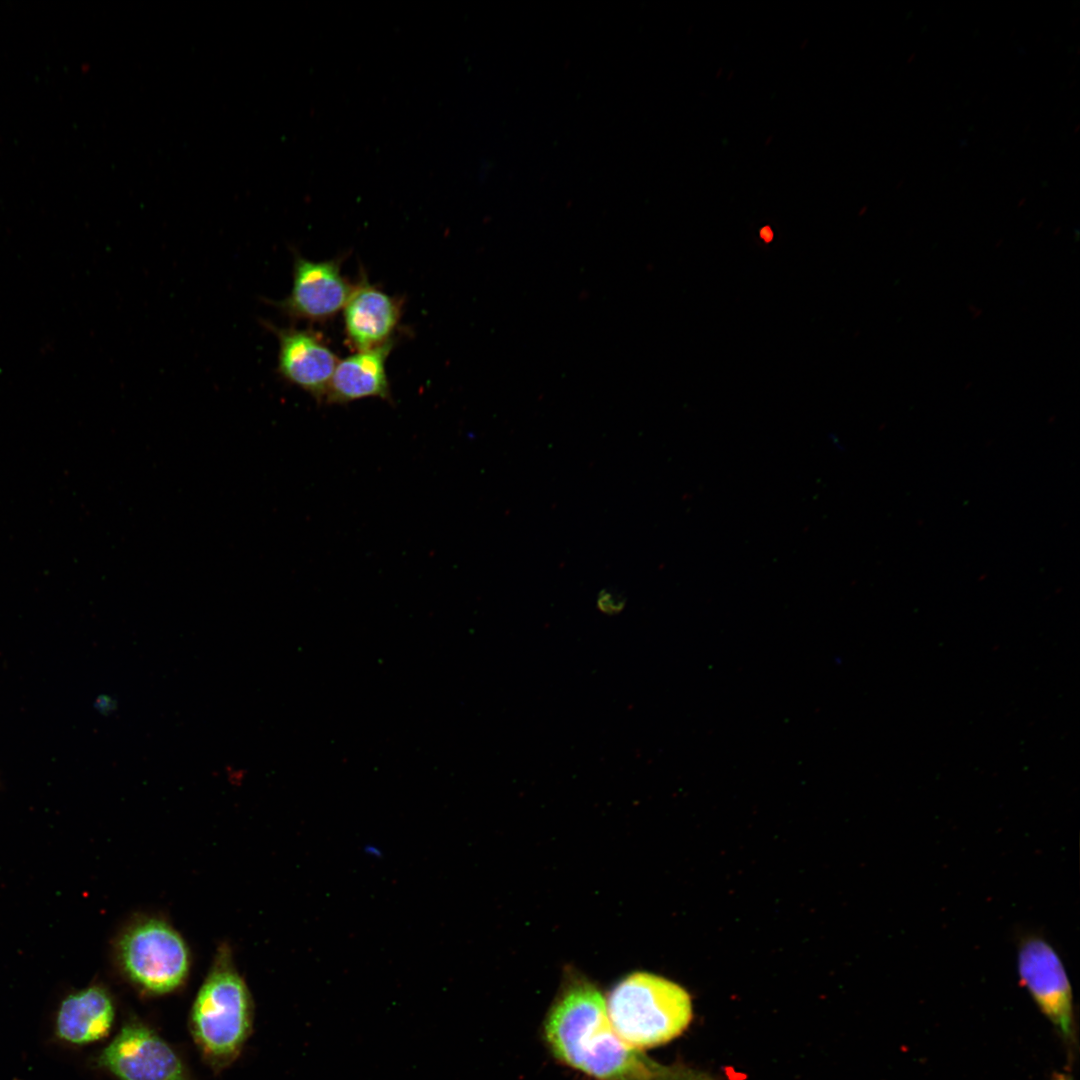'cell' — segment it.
I'll list each match as a JSON object with an SVG mask.
<instances>
[{
  "instance_id": "2",
  "label": "cell",
  "mask_w": 1080,
  "mask_h": 1080,
  "mask_svg": "<svg viewBox=\"0 0 1080 1080\" xmlns=\"http://www.w3.org/2000/svg\"><path fill=\"white\" fill-rule=\"evenodd\" d=\"M253 1015L249 989L229 947L222 945L189 1016L194 1042L211 1067L223 1069L239 1056L252 1032Z\"/></svg>"
},
{
  "instance_id": "11",
  "label": "cell",
  "mask_w": 1080,
  "mask_h": 1080,
  "mask_svg": "<svg viewBox=\"0 0 1080 1080\" xmlns=\"http://www.w3.org/2000/svg\"><path fill=\"white\" fill-rule=\"evenodd\" d=\"M115 1006L108 990L91 985L68 994L60 1003L57 1036L75 1045H84L106 1037L114 1023Z\"/></svg>"
},
{
  "instance_id": "13",
  "label": "cell",
  "mask_w": 1080,
  "mask_h": 1080,
  "mask_svg": "<svg viewBox=\"0 0 1080 1080\" xmlns=\"http://www.w3.org/2000/svg\"><path fill=\"white\" fill-rule=\"evenodd\" d=\"M760 236L765 242H770L773 238V232L770 227L765 226L761 229Z\"/></svg>"
},
{
  "instance_id": "1",
  "label": "cell",
  "mask_w": 1080,
  "mask_h": 1080,
  "mask_svg": "<svg viewBox=\"0 0 1080 1080\" xmlns=\"http://www.w3.org/2000/svg\"><path fill=\"white\" fill-rule=\"evenodd\" d=\"M545 1036L560 1061L598 1080H689L626 1043L610 1024L600 990L575 972L565 977Z\"/></svg>"
},
{
  "instance_id": "5",
  "label": "cell",
  "mask_w": 1080,
  "mask_h": 1080,
  "mask_svg": "<svg viewBox=\"0 0 1080 1080\" xmlns=\"http://www.w3.org/2000/svg\"><path fill=\"white\" fill-rule=\"evenodd\" d=\"M1016 951L1021 984L1064 1043L1073 1048V996L1060 955L1043 935L1036 932L1022 934L1017 941Z\"/></svg>"
},
{
  "instance_id": "10",
  "label": "cell",
  "mask_w": 1080,
  "mask_h": 1080,
  "mask_svg": "<svg viewBox=\"0 0 1080 1080\" xmlns=\"http://www.w3.org/2000/svg\"><path fill=\"white\" fill-rule=\"evenodd\" d=\"M393 340L380 346L356 351L339 360L325 396L327 403L345 404L355 400L378 397L391 400L386 360Z\"/></svg>"
},
{
  "instance_id": "6",
  "label": "cell",
  "mask_w": 1080,
  "mask_h": 1080,
  "mask_svg": "<svg viewBox=\"0 0 1080 1080\" xmlns=\"http://www.w3.org/2000/svg\"><path fill=\"white\" fill-rule=\"evenodd\" d=\"M119 1080H190L173 1048L139 1021L125 1023L98 1057Z\"/></svg>"
},
{
  "instance_id": "3",
  "label": "cell",
  "mask_w": 1080,
  "mask_h": 1080,
  "mask_svg": "<svg viewBox=\"0 0 1080 1080\" xmlns=\"http://www.w3.org/2000/svg\"><path fill=\"white\" fill-rule=\"evenodd\" d=\"M615 1032L642 1050L679 1036L692 1017L691 1000L678 984L648 972H635L618 982L606 1001Z\"/></svg>"
},
{
  "instance_id": "7",
  "label": "cell",
  "mask_w": 1080,
  "mask_h": 1080,
  "mask_svg": "<svg viewBox=\"0 0 1080 1080\" xmlns=\"http://www.w3.org/2000/svg\"><path fill=\"white\" fill-rule=\"evenodd\" d=\"M352 289L341 273V259L311 261L295 254L291 291L271 304L291 320L322 322L344 308Z\"/></svg>"
},
{
  "instance_id": "8",
  "label": "cell",
  "mask_w": 1080,
  "mask_h": 1080,
  "mask_svg": "<svg viewBox=\"0 0 1080 1080\" xmlns=\"http://www.w3.org/2000/svg\"><path fill=\"white\" fill-rule=\"evenodd\" d=\"M278 339L277 371L288 383L325 400L338 358L323 337L310 329L279 328L263 323Z\"/></svg>"
},
{
  "instance_id": "9",
  "label": "cell",
  "mask_w": 1080,
  "mask_h": 1080,
  "mask_svg": "<svg viewBox=\"0 0 1080 1080\" xmlns=\"http://www.w3.org/2000/svg\"><path fill=\"white\" fill-rule=\"evenodd\" d=\"M343 310L347 340L357 351L392 340L401 316L400 301L372 285L365 275L353 285Z\"/></svg>"
},
{
  "instance_id": "4",
  "label": "cell",
  "mask_w": 1080,
  "mask_h": 1080,
  "mask_svg": "<svg viewBox=\"0 0 1080 1080\" xmlns=\"http://www.w3.org/2000/svg\"><path fill=\"white\" fill-rule=\"evenodd\" d=\"M115 955L125 976L149 994L170 993L188 976L186 943L172 926L159 919L139 920L126 928L115 944Z\"/></svg>"
},
{
  "instance_id": "12",
  "label": "cell",
  "mask_w": 1080,
  "mask_h": 1080,
  "mask_svg": "<svg viewBox=\"0 0 1080 1080\" xmlns=\"http://www.w3.org/2000/svg\"><path fill=\"white\" fill-rule=\"evenodd\" d=\"M363 849H364L365 854L367 856H369V857H372L374 859H378V858L382 857L381 849L378 848L375 845L367 844Z\"/></svg>"
}]
</instances>
